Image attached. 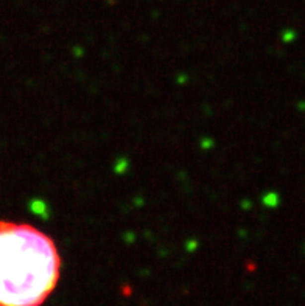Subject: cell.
Instances as JSON below:
<instances>
[{
    "label": "cell",
    "mask_w": 305,
    "mask_h": 306,
    "mask_svg": "<svg viewBox=\"0 0 305 306\" xmlns=\"http://www.w3.org/2000/svg\"><path fill=\"white\" fill-rule=\"evenodd\" d=\"M55 241L30 224L0 221V306H41L58 286Z\"/></svg>",
    "instance_id": "1"
}]
</instances>
